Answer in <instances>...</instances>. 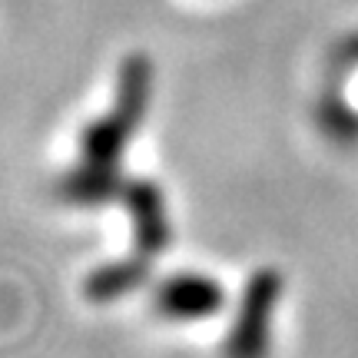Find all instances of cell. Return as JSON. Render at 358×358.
Listing matches in <instances>:
<instances>
[{
    "instance_id": "6da1fadb",
    "label": "cell",
    "mask_w": 358,
    "mask_h": 358,
    "mask_svg": "<svg viewBox=\"0 0 358 358\" xmlns=\"http://www.w3.org/2000/svg\"><path fill=\"white\" fill-rule=\"evenodd\" d=\"M150 93H153V64H150L143 53H133V57H127L123 66H120L113 110L103 113L100 120H93V123L83 129L80 153H83L87 163L120 166L129 140L136 136L140 123L146 120Z\"/></svg>"
},
{
    "instance_id": "7a4b0ae2",
    "label": "cell",
    "mask_w": 358,
    "mask_h": 358,
    "mask_svg": "<svg viewBox=\"0 0 358 358\" xmlns=\"http://www.w3.org/2000/svg\"><path fill=\"white\" fill-rule=\"evenodd\" d=\"M282 302V275L275 268H259L249 275L236 319L222 338V358H268L272 352V329L275 308Z\"/></svg>"
},
{
    "instance_id": "3957f363",
    "label": "cell",
    "mask_w": 358,
    "mask_h": 358,
    "mask_svg": "<svg viewBox=\"0 0 358 358\" xmlns=\"http://www.w3.org/2000/svg\"><path fill=\"white\" fill-rule=\"evenodd\" d=\"M226 306L222 282L203 272H176L153 289V312L166 322H206Z\"/></svg>"
},
{
    "instance_id": "277c9868",
    "label": "cell",
    "mask_w": 358,
    "mask_h": 358,
    "mask_svg": "<svg viewBox=\"0 0 358 358\" xmlns=\"http://www.w3.org/2000/svg\"><path fill=\"white\" fill-rule=\"evenodd\" d=\"M120 203L127 206L136 256L153 259L159 252H166L169 239H173V222H169L166 196L153 179H127Z\"/></svg>"
},
{
    "instance_id": "5b68a950",
    "label": "cell",
    "mask_w": 358,
    "mask_h": 358,
    "mask_svg": "<svg viewBox=\"0 0 358 358\" xmlns=\"http://www.w3.org/2000/svg\"><path fill=\"white\" fill-rule=\"evenodd\" d=\"M127 179L120 166H100V163H87L80 159L60 182H57V196L70 206H83V209H96L106 203H120Z\"/></svg>"
},
{
    "instance_id": "8992f818",
    "label": "cell",
    "mask_w": 358,
    "mask_h": 358,
    "mask_svg": "<svg viewBox=\"0 0 358 358\" xmlns=\"http://www.w3.org/2000/svg\"><path fill=\"white\" fill-rule=\"evenodd\" d=\"M150 279V259L146 256H129L103 262L83 279V295L93 306H113L129 292H136L143 282Z\"/></svg>"
},
{
    "instance_id": "52a82bcc",
    "label": "cell",
    "mask_w": 358,
    "mask_h": 358,
    "mask_svg": "<svg viewBox=\"0 0 358 358\" xmlns=\"http://www.w3.org/2000/svg\"><path fill=\"white\" fill-rule=\"evenodd\" d=\"M319 120L325 133L338 143H355L358 140V113L342 100H325L319 106Z\"/></svg>"
},
{
    "instance_id": "ba28073f",
    "label": "cell",
    "mask_w": 358,
    "mask_h": 358,
    "mask_svg": "<svg viewBox=\"0 0 358 358\" xmlns=\"http://www.w3.org/2000/svg\"><path fill=\"white\" fill-rule=\"evenodd\" d=\"M338 60L345 66H355L358 64V37H348L345 43H342V53H338Z\"/></svg>"
}]
</instances>
